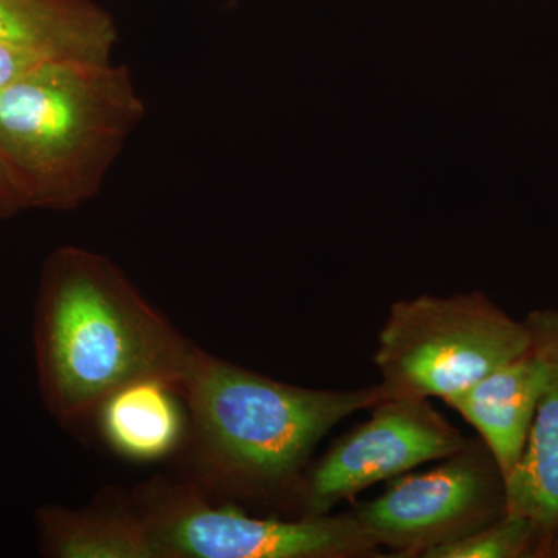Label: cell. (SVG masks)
Returning a JSON list of instances; mask_svg holds the SVG:
<instances>
[{"label": "cell", "instance_id": "1", "mask_svg": "<svg viewBox=\"0 0 558 558\" xmlns=\"http://www.w3.org/2000/svg\"><path fill=\"white\" fill-rule=\"evenodd\" d=\"M33 347L40 399L61 425L94 416L132 381L179 388L197 348L113 260L73 245L54 250L44 266Z\"/></svg>", "mask_w": 558, "mask_h": 558}, {"label": "cell", "instance_id": "2", "mask_svg": "<svg viewBox=\"0 0 558 558\" xmlns=\"http://www.w3.org/2000/svg\"><path fill=\"white\" fill-rule=\"evenodd\" d=\"M178 391L189 413L190 481L208 495L284 505H292L319 440L344 418L389 399L381 384H284L199 347Z\"/></svg>", "mask_w": 558, "mask_h": 558}, {"label": "cell", "instance_id": "3", "mask_svg": "<svg viewBox=\"0 0 558 558\" xmlns=\"http://www.w3.org/2000/svg\"><path fill=\"white\" fill-rule=\"evenodd\" d=\"M146 116L126 65L53 60L0 92V153L28 208L94 199Z\"/></svg>", "mask_w": 558, "mask_h": 558}, {"label": "cell", "instance_id": "4", "mask_svg": "<svg viewBox=\"0 0 558 558\" xmlns=\"http://www.w3.org/2000/svg\"><path fill=\"white\" fill-rule=\"evenodd\" d=\"M374 363L389 399L446 400L526 354L532 333L481 292L392 304Z\"/></svg>", "mask_w": 558, "mask_h": 558}, {"label": "cell", "instance_id": "5", "mask_svg": "<svg viewBox=\"0 0 558 558\" xmlns=\"http://www.w3.org/2000/svg\"><path fill=\"white\" fill-rule=\"evenodd\" d=\"M154 558H365L380 548L351 512L293 520L248 515L193 481L156 480L132 495Z\"/></svg>", "mask_w": 558, "mask_h": 558}, {"label": "cell", "instance_id": "6", "mask_svg": "<svg viewBox=\"0 0 558 558\" xmlns=\"http://www.w3.org/2000/svg\"><path fill=\"white\" fill-rule=\"evenodd\" d=\"M508 512L506 478L481 439L417 475L391 480L380 497L351 510L391 557L422 558Z\"/></svg>", "mask_w": 558, "mask_h": 558}, {"label": "cell", "instance_id": "7", "mask_svg": "<svg viewBox=\"0 0 558 558\" xmlns=\"http://www.w3.org/2000/svg\"><path fill=\"white\" fill-rule=\"evenodd\" d=\"M371 410L368 421L304 470L292 499L300 517L326 515L374 484L451 457L469 440L428 399H387Z\"/></svg>", "mask_w": 558, "mask_h": 558}, {"label": "cell", "instance_id": "8", "mask_svg": "<svg viewBox=\"0 0 558 558\" xmlns=\"http://www.w3.org/2000/svg\"><path fill=\"white\" fill-rule=\"evenodd\" d=\"M546 384V366L534 347L444 400L478 432L505 478L519 465Z\"/></svg>", "mask_w": 558, "mask_h": 558}, {"label": "cell", "instance_id": "9", "mask_svg": "<svg viewBox=\"0 0 558 558\" xmlns=\"http://www.w3.org/2000/svg\"><path fill=\"white\" fill-rule=\"evenodd\" d=\"M524 322L545 362L546 384L526 449L506 480L508 512L527 517L548 534L558 524V312L535 311Z\"/></svg>", "mask_w": 558, "mask_h": 558}, {"label": "cell", "instance_id": "10", "mask_svg": "<svg viewBox=\"0 0 558 558\" xmlns=\"http://www.w3.org/2000/svg\"><path fill=\"white\" fill-rule=\"evenodd\" d=\"M0 43L57 60L112 61L119 31L94 0H0Z\"/></svg>", "mask_w": 558, "mask_h": 558}, {"label": "cell", "instance_id": "11", "mask_svg": "<svg viewBox=\"0 0 558 558\" xmlns=\"http://www.w3.org/2000/svg\"><path fill=\"white\" fill-rule=\"evenodd\" d=\"M178 388L161 379L124 385L98 407V427L110 449L135 462L170 457L189 436V413Z\"/></svg>", "mask_w": 558, "mask_h": 558}, {"label": "cell", "instance_id": "12", "mask_svg": "<svg viewBox=\"0 0 558 558\" xmlns=\"http://www.w3.org/2000/svg\"><path fill=\"white\" fill-rule=\"evenodd\" d=\"M40 554L50 558H154L134 499L110 495L90 508L36 510Z\"/></svg>", "mask_w": 558, "mask_h": 558}, {"label": "cell", "instance_id": "13", "mask_svg": "<svg viewBox=\"0 0 558 558\" xmlns=\"http://www.w3.org/2000/svg\"><path fill=\"white\" fill-rule=\"evenodd\" d=\"M546 534L527 517L506 512L465 537L428 550L422 558L542 557Z\"/></svg>", "mask_w": 558, "mask_h": 558}, {"label": "cell", "instance_id": "14", "mask_svg": "<svg viewBox=\"0 0 558 558\" xmlns=\"http://www.w3.org/2000/svg\"><path fill=\"white\" fill-rule=\"evenodd\" d=\"M53 60L57 58H51L39 50L16 46V44L0 43V92L16 83L32 70Z\"/></svg>", "mask_w": 558, "mask_h": 558}, {"label": "cell", "instance_id": "15", "mask_svg": "<svg viewBox=\"0 0 558 558\" xmlns=\"http://www.w3.org/2000/svg\"><path fill=\"white\" fill-rule=\"evenodd\" d=\"M27 209L24 196L13 171L0 153V219L13 218L17 213Z\"/></svg>", "mask_w": 558, "mask_h": 558}, {"label": "cell", "instance_id": "16", "mask_svg": "<svg viewBox=\"0 0 558 558\" xmlns=\"http://www.w3.org/2000/svg\"><path fill=\"white\" fill-rule=\"evenodd\" d=\"M542 557L558 558V524L553 529V531H549L548 534H546Z\"/></svg>", "mask_w": 558, "mask_h": 558}]
</instances>
